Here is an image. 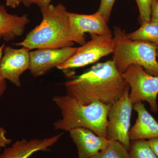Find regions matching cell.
Listing matches in <instances>:
<instances>
[{
    "instance_id": "obj_1",
    "label": "cell",
    "mask_w": 158,
    "mask_h": 158,
    "mask_svg": "<svg viewBox=\"0 0 158 158\" xmlns=\"http://www.w3.org/2000/svg\"><path fill=\"white\" fill-rule=\"evenodd\" d=\"M66 94L83 105L97 100L111 105L129 86L112 60L98 63L90 70L65 83Z\"/></svg>"
},
{
    "instance_id": "obj_2",
    "label": "cell",
    "mask_w": 158,
    "mask_h": 158,
    "mask_svg": "<svg viewBox=\"0 0 158 158\" xmlns=\"http://www.w3.org/2000/svg\"><path fill=\"white\" fill-rule=\"evenodd\" d=\"M52 101L61 115L54 122L55 129L69 132L73 129L85 128L107 138L108 114L112 104L94 100L89 104L83 105L66 94L54 96Z\"/></svg>"
},
{
    "instance_id": "obj_3",
    "label": "cell",
    "mask_w": 158,
    "mask_h": 158,
    "mask_svg": "<svg viewBox=\"0 0 158 158\" xmlns=\"http://www.w3.org/2000/svg\"><path fill=\"white\" fill-rule=\"evenodd\" d=\"M42 21L26 35L21 42L13 45L30 50L36 49L60 48L72 47L70 39L68 11L62 4H50L40 8Z\"/></svg>"
},
{
    "instance_id": "obj_4",
    "label": "cell",
    "mask_w": 158,
    "mask_h": 158,
    "mask_svg": "<svg viewBox=\"0 0 158 158\" xmlns=\"http://www.w3.org/2000/svg\"><path fill=\"white\" fill-rule=\"evenodd\" d=\"M113 61L117 70L122 74L130 65L142 66L147 73L158 77L157 47L151 43L133 40L128 37L124 29L114 28Z\"/></svg>"
},
{
    "instance_id": "obj_5",
    "label": "cell",
    "mask_w": 158,
    "mask_h": 158,
    "mask_svg": "<svg viewBox=\"0 0 158 158\" xmlns=\"http://www.w3.org/2000/svg\"><path fill=\"white\" fill-rule=\"evenodd\" d=\"M122 75L131 89L129 97L133 105L144 101L148 103L153 113H157L158 77L147 73L142 66L136 64L130 65Z\"/></svg>"
},
{
    "instance_id": "obj_6",
    "label": "cell",
    "mask_w": 158,
    "mask_h": 158,
    "mask_svg": "<svg viewBox=\"0 0 158 158\" xmlns=\"http://www.w3.org/2000/svg\"><path fill=\"white\" fill-rule=\"evenodd\" d=\"M129 86L121 97L111 105L108 114L107 139L116 140L129 149V133L133 105L130 98Z\"/></svg>"
},
{
    "instance_id": "obj_7",
    "label": "cell",
    "mask_w": 158,
    "mask_h": 158,
    "mask_svg": "<svg viewBox=\"0 0 158 158\" xmlns=\"http://www.w3.org/2000/svg\"><path fill=\"white\" fill-rule=\"evenodd\" d=\"M90 35V40L79 47L72 56L56 68L60 70H66L85 67L113 53L114 48L113 35Z\"/></svg>"
},
{
    "instance_id": "obj_8",
    "label": "cell",
    "mask_w": 158,
    "mask_h": 158,
    "mask_svg": "<svg viewBox=\"0 0 158 158\" xmlns=\"http://www.w3.org/2000/svg\"><path fill=\"white\" fill-rule=\"evenodd\" d=\"M70 39L81 46L86 43V33L90 35H112L105 16L97 11L90 15L68 12Z\"/></svg>"
},
{
    "instance_id": "obj_9",
    "label": "cell",
    "mask_w": 158,
    "mask_h": 158,
    "mask_svg": "<svg viewBox=\"0 0 158 158\" xmlns=\"http://www.w3.org/2000/svg\"><path fill=\"white\" fill-rule=\"evenodd\" d=\"M78 48L38 49L30 52L29 70L33 76L44 75L62 64L76 52Z\"/></svg>"
},
{
    "instance_id": "obj_10",
    "label": "cell",
    "mask_w": 158,
    "mask_h": 158,
    "mask_svg": "<svg viewBox=\"0 0 158 158\" xmlns=\"http://www.w3.org/2000/svg\"><path fill=\"white\" fill-rule=\"evenodd\" d=\"M30 51L24 47L16 49L5 46L0 60V75L2 77L17 87L21 86V76L29 69Z\"/></svg>"
},
{
    "instance_id": "obj_11",
    "label": "cell",
    "mask_w": 158,
    "mask_h": 158,
    "mask_svg": "<svg viewBox=\"0 0 158 158\" xmlns=\"http://www.w3.org/2000/svg\"><path fill=\"white\" fill-rule=\"evenodd\" d=\"M63 133L43 138L28 140L23 138L15 141L11 147L5 148L0 155V158H29L39 151L49 152L62 137Z\"/></svg>"
},
{
    "instance_id": "obj_12",
    "label": "cell",
    "mask_w": 158,
    "mask_h": 158,
    "mask_svg": "<svg viewBox=\"0 0 158 158\" xmlns=\"http://www.w3.org/2000/svg\"><path fill=\"white\" fill-rule=\"evenodd\" d=\"M69 133L76 146L79 158H91L106 146L108 141L85 128L73 129Z\"/></svg>"
},
{
    "instance_id": "obj_13",
    "label": "cell",
    "mask_w": 158,
    "mask_h": 158,
    "mask_svg": "<svg viewBox=\"0 0 158 158\" xmlns=\"http://www.w3.org/2000/svg\"><path fill=\"white\" fill-rule=\"evenodd\" d=\"M133 109L138 113V118L130 130L131 141L158 138V122L146 110L142 102L133 105Z\"/></svg>"
},
{
    "instance_id": "obj_14",
    "label": "cell",
    "mask_w": 158,
    "mask_h": 158,
    "mask_svg": "<svg viewBox=\"0 0 158 158\" xmlns=\"http://www.w3.org/2000/svg\"><path fill=\"white\" fill-rule=\"evenodd\" d=\"M30 22L28 15L21 16L8 13L4 5H0V40L9 41L22 36Z\"/></svg>"
},
{
    "instance_id": "obj_15",
    "label": "cell",
    "mask_w": 158,
    "mask_h": 158,
    "mask_svg": "<svg viewBox=\"0 0 158 158\" xmlns=\"http://www.w3.org/2000/svg\"><path fill=\"white\" fill-rule=\"evenodd\" d=\"M127 35L133 40L151 43L158 48V24L150 20L141 24L139 29Z\"/></svg>"
},
{
    "instance_id": "obj_16",
    "label": "cell",
    "mask_w": 158,
    "mask_h": 158,
    "mask_svg": "<svg viewBox=\"0 0 158 158\" xmlns=\"http://www.w3.org/2000/svg\"><path fill=\"white\" fill-rule=\"evenodd\" d=\"M91 158H131L124 144L116 140H108L106 145Z\"/></svg>"
},
{
    "instance_id": "obj_17",
    "label": "cell",
    "mask_w": 158,
    "mask_h": 158,
    "mask_svg": "<svg viewBox=\"0 0 158 158\" xmlns=\"http://www.w3.org/2000/svg\"><path fill=\"white\" fill-rule=\"evenodd\" d=\"M129 152L131 158H158L146 140L131 141Z\"/></svg>"
},
{
    "instance_id": "obj_18",
    "label": "cell",
    "mask_w": 158,
    "mask_h": 158,
    "mask_svg": "<svg viewBox=\"0 0 158 158\" xmlns=\"http://www.w3.org/2000/svg\"><path fill=\"white\" fill-rule=\"evenodd\" d=\"M139 11L141 24L149 21L151 19V8L152 0H135Z\"/></svg>"
},
{
    "instance_id": "obj_19",
    "label": "cell",
    "mask_w": 158,
    "mask_h": 158,
    "mask_svg": "<svg viewBox=\"0 0 158 158\" xmlns=\"http://www.w3.org/2000/svg\"><path fill=\"white\" fill-rule=\"evenodd\" d=\"M115 1L116 0H101L100 5L97 11L105 16L108 22Z\"/></svg>"
},
{
    "instance_id": "obj_20",
    "label": "cell",
    "mask_w": 158,
    "mask_h": 158,
    "mask_svg": "<svg viewBox=\"0 0 158 158\" xmlns=\"http://www.w3.org/2000/svg\"><path fill=\"white\" fill-rule=\"evenodd\" d=\"M52 0H23V4L27 7H30L32 5H37L40 8L48 6Z\"/></svg>"
},
{
    "instance_id": "obj_21",
    "label": "cell",
    "mask_w": 158,
    "mask_h": 158,
    "mask_svg": "<svg viewBox=\"0 0 158 158\" xmlns=\"http://www.w3.org/2000/svg\"><path fill=\"white\" fill-rule=\"evenodd\" d=\"M6 133L7 131L5 129L0 127V152L2 148H6L12 143V140L6 137Z\"/></svg>"
},
{
    "instance_id": "obj_22",
    "label": "cell",
    "mask_w": 158,
    "mask_h": 158,
    "mask_svg": "<svg viewBox=\"0 0 158 158\" xmlns=\"http://www.w3.org/2000/svg\"><path fill=\"white\" fill-rule=\"evenodd\" d=\"M150 21L158 24V0H152V2Z\"/></svg>"
},
{
    "instance_id": "obj_23",
    "label": "cell",
    "mask_w": 158,
    "mask_h": 158,
    "mask_svg": "<svg viewBox=\"0 0 158 158\" xmlns=\"http://www.w3.org/2000/svg\"><path fill=\"white\" fill-rule=\"evenodd\" d=\"M4 44L0 46V60L3 55V50L5 48ZM7 89L6 80L2 78L0 75V98L4 95Z\"/></svg>"
},
{
    "instance_id": "obj_24",
    "label": "cell",
    "mask_w": 158,
    "mask_h": 158,
    "mask_svg": "<svg viewBox=\"0 0 158 158\" xmlns=\"http://www.w3.org/2000/svg\"><path fill=\"white\" fill-rule=\"evenodd\" d=\"M148 141L151 148L158 157V138H151Z\"/></svg>"
},
{
    "instance_id": "obj_25",
    "label": "cell",
    "mask_w": 158,
    "mask_h": 158,
    "mask_svg": "<svg viewBox=\"0 0 158 158\" xmlns=\"http://www.w3.org/2000/svg\"><path fill=\"white\" fill-rule=\"evenodd\" d=\"M23 0H6V6L11 8H16L23 3Z\"/></svg>"
},
{
    "instance_id": "obj_26",
    "label": "cell",
    "mask_w": 158,
    "mask_h": 158,
    "mask_svg": "<svg viewBox=\"0 0 158 158\" xmlns=\"http://www.w3.org/2000/svg\"><path fill=\"white\" fill-rule=\"evenodd\" d=\"M157 59L158 62V48H157Z\"/></svg>"
}]
</instances>
